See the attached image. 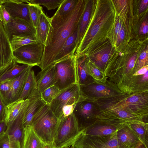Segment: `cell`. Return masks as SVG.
Returning <instances> with one entry per match:
<instances>
[{
	"instance_id": "cell-1",
	"label": "cell",
	"mask_w": 148,
	"mask_h": 148,
	"mask_svg": "<svg viewBox=\"0 0 148 148\" xmlns=\"http://www.w3.org/2000/svg\"><path fill=\"white\" fill-rule=\"evenodd\" d=\"M85 1L79 0L74 9L62 16L54 14L51 25L42 59L38 66L42 70L54 63L55 59L68 38L77 29L84 11Z\"/></svg>"
},
{
	"instance_id": "cell-2",
	"label": "cell",
	"mask_w": 148,
	"mask_h": 148,
	"mask_svg": "<svg viewBox=\"0 0 148 148\" xmlns=\"http://www.w3.org/2000/svg\"><path fill=\"white\" fill-rule=\"evenodd\" d=\"M59 121L49 105L45 103L34 116L32 126L44 143H52Z\"/></svg>"
},
{
	"instance_id": "cell-3",
	"label": "cell",
	"mask_w": 148,
	"mask_h": 148,
	"mask_svg": "<svg viewBox=\"0 0 148 148\" xmlns=\"http://www.w3.org/2000/svg\"><path fill=\"white\" fill-rule=\"evenodd\" d=\"M73 113L59 120L53 145L55 148L73 146L83 134Z\"/></svg>"
},
{
	"instance_id": "cell-4",
	"label": "cell",
	"mask_w": 148,
	"mask_h": 148,
	"mask_svg": "<svg viewBox=\"0 0 148 148\" xmlns=\"http://www.w3.org/2000/svg\"><path fill=\"white\" fill-rule=\"evenodd\" d=\"M81 96L79 85L75 83L61 90L49 106L55 115L60 120L73 113Z\"/></svg>"
},
{
	"instance_id": "cell-5",
	"label": "cell",
	"mask_w": 148,
	"mask_h": 148,
	"mask_svg": "<svg viewBox=\"0 0 148 148\" xmlns=\"http://www.w3.org/2000/svg\"><path fill=\"white\" fill-rule=\"evenodd\" d=\"M75 54L56 62L55 86L60 90L77 83Z\"/></svg>"
},
{
	"instance_id": "cell-6",
	"label": "cell",
	"mask_w": 148,
	"mask_h": 148,
	"mask_svg": "<svg viewBox=\"0 0 148 148\" xmlns=\"http://www.w3.org/2000/svg\"><path fill=\"white\" fill-rule=\"evenodd\" d=\"M45 45L39 42L25 45L13 51V59L18 64L38 66Z\"/></svg>"
},
{
	"instance_id": "cell-7",
	"label": "cell",
	"mask_w": 148,
	"mask_h": 148,
	"mask_svg": "<svg viewBox=\"0 0 148 148\" xmlns=\"http://www.w3.org/2000/svg\"><path fill=\"white\" fill-rule=\"evenodd\" d=\"M99 111L93 101L82 96L76 103L73 113L80 128L84 130L96 122V116Z\"/></svg>"
},
{
	"instance_id": "cell-8",
	"label": "cell",
	"mask_w": 148,
	"mask_h": 148,
	"mask_svg": "<svg viewBox=\"0 0 148 148\" xmlns=\"http://www.w3.org/2000/svg\"><path fill=\"white\" fill-rule=\"evenodd\" d=\"M117 130L111 134L104 136L83 134L73 147L74 148H120L117 140Z\"/></svg>"
},
{
	"instance_id": "cell-9",
	"label": "cell",
	"mask_w": 148,
	"mask_h": 148,
	"mask_svg": "<svg viewBox=\"0 0 148 148\" xmlns=\"http://www.w3.org/2000/svg\"><path fill=\"white\" fill-rule=\"evenodd\" d=\"M93 83L86 85H79L82 96L92 100L108 97L121 93L112 85Z\"/></svg>"
},
{
	"instance_id": "cell-10",
	"label": "cell",
	"mask_w": 148,
	"mask_h": 148,
	"mask_svg": "<svg viewBox=\"0 0 148 148\" xmlns=\"http://www.w3.org/2000/svg\"><path fill=\"white\" fill-rule=\"evenodd\" d=\"M4 26L10 41L13 35L36 36L35 28L33 25L21 18L11 17L9 22Z\"/></svg>"
},
{
	"instance_id": "cell-11",
	"label": "cell",
	"mask_w": 148,
	"mask_h": 148,
	"mask_svg": "<svg viewBox=\"0 0 148 148\" xmlns=\"http://www.w3.org/2000/svg\"><path fill=\"white\" fill-rule=\"evenodd\" d=\"M27 1L0 0V4L4 5L11 17L23 19L32 25L30 16L29 5Z\"/></svg>"
},
{
	"instance_id": "cell-12",
	"label": "cell",
	"mask_w": 148,
	"mask_h": 148,
	"mask_svg": "<svg viewBox=\"0 0 148 148\" xmlns=\"http://www.w3.org/2000/svg\"><path fill=\"white\" fill-rule=\"evenodd\" d=\"M76 73L79 85H86L95 82L89 69L88 57L83 53L75 54Z\"/></svg>"
},
{
	"instance_id": "cell-13",
	"label": "cell",
	"mask_w": 148,
	"mask_h": 148,
	"mask_svg": "<svg viewBox=\"0 0 148 148\" xmlns=\"http://www.w3.org/2000/svg\"><path fill=\"white\" fill-rule=\"evenodd\" d=\"M13 59L10 40L3 25L0 21V71L10 64Z\"/></svg>"
},
{
	"instance_id": "cell-14",
	"label": "cell",
	"mask_w": 148,
	"mask_h": 148,
	"mask_svg": "<svg viewBox=\"0 0 148 148\" xmlns=\"http://www.w3.org/2000/svg\"><path fill=\"white\" fill-rule=\"evenodd\" d=\"M117 137L120 148H136L143 143L135 132L127 124H123L118 129Z\"/></svg>"
},
{
	"instance_id": "cell-15",
	"label": "cell",
	"mask_w": 148,
	"mask_h": 148,
	"mask_svg": "<svg viewBox=\"0 0 148 148\" xmlns=\"http://www.w3.org/2000/svg\"><path fill=\"white\" fill-rule=\"evenodd\" d=\"M28 99L29 102L25 111L23 119L24 127L32 126L33 117L38 110L45 103L42 99L40 92L37 88L30 94Z\"/></svg>"
},
{
	"instance_id": "cell-16",
	"label": "cell",
	"mask_w": 148,
	"mask_h": 148,
	"mask_svg": "<svg viewBox=\"0 0 148 148\" xmlns=\"http://www.w3.org/2000/svg\"><path fill=\"white\" fill-rule=\"evenodd\" d=\"M32 67L28 66L23 73L13 79L10 92L5 103V106L18 99L29 72Z\"/></svg>"
},
{
	"instance_id": "cell-17",
	"label": "cell",
	"mask_w": 148,
	"mask_h": 148,
	"mask_svg": "<svg viewBox=\"0 0 148 148\" xmlns=\"http://www.w3.org/2000/svg\"><path fill=\"white\" fill-rule=\"evenodd\" d=\"M29 99L18 116L9 126L5 132L20 143L21 148H23L24 136L25 127L23 124V117L29 102Z\"/></svg>"
},
{
	"instance_id": "cell-18",
	"label": "cell",
	"mask_w": 148,
	"mask_h": 148,
	"mask_svg": "<svg viewBox=\"0 0 148 148\" xmlns=\"http://www.w3.org/2000/svg\"><path fill=\"white\" fill-rule=\"evenodd\" d=\"M36 79L37 88L40 93L55 86L56 81L54 64L41 70L36 76Z\"/></svg>"
},
{
	"instance_id": "cell-19",
	"label": "cell",
	"mask_w": 148,
	"mask_h": 148,
	"mask_svg": "<svg viewBox=\"0 0 148 148\" xmlns=\"http://www.w3.org/2000/svg\"><path fill=\"white\" fill-rule=\"evenodd\" d=\"M122 126H119L96 121L93 124L84 130V134L92 136L108 135L114 133Z\"/></svg>"
},
{
	"instance_id": "cell-20",
	"label": "cell",
	"mask_w": 148,
	"mask_h": 148,
	"mask_svg": "<svg viewBox=\"0 0 148 148\" xmlns=\"http://www.w3.org/2000/svg\"><path fill=\"white\" fill-rule=\"evenodd\" d=\"M92 6L91 1H85L84 9L78 26L77 39V47L82 39L90 22Z\"/></svg>"
},
{
	"instance_id": "cell-21",
	"label": "cell",
	"mask_w": 148,
	"mask_h": 148,
	"mask_svg": "<svg viewBox=\"0 0 148 148\" xmlns=\"http://www.w3.org/2000/svg\"><path fill=\"white\" fill-rule=\"evenodd\" d=\"M29 100V99L25 100L18 99L5 106L4 121L7 127L16 119Z\"/></svg>"
},
{
	"instance_id": "cell-22",
	"label": "cell",
	"mask_w": 148,
	"mask_h": 148,
	"mask_svg": "<svg viewBox=\"0 0 148 148\" xmlns=\"http://www.w3.org/2000/svg\"><path fill=\"white\" fill-rule=\"evenodd\" d=\"M77 29L66 40L57 55L54 63L75 54L77 48Z\"/></svg>"
},
{
	"instance_id": "cell-23",
	"label": "cell",
	"mask_w": 148,
	"mask_h": 148,
	"mask_svg": "<svg viewBox=\"0 0 148 148\" xmlns=\"http://www.w3.org/2000/svg\"><path fill=\"white\" fill-rule=\"evenodd\" d=\"M28 66L19 65L13 59L10 64L0 71V83L13 79L19 75Z\"/></svg>"
},
{
	"instance_id": "cell-24",
	"label": "cell",
	"mask_w": 148,
	"mask_h": 148,
	"mask_svg": "<svg viewBox=\"0 0 148 148\" xmlns=\"http://www.w3.org/2000/svg\"><path fill=\"white\" fill-rule=\"evenodd\" d=\"M51 18L43 12L39 18L35 27L36 36L38 41L44 45L51 25Z\"/></svg>"
},
{
	"instance_id": "cell-25",
	"label": "cell",
	"mask_w": 148,
	"mask_h": 148,
	"mask_svg": "<svg viewBox=\"0 0 148 148\" xmlns=\"http://www.w3.org/2000/svg\"><path fill=\"white\" fill-rule=\"evenodd\" d=\"M44 144L32 126L25 127L23 148H42Z\"/></svg>"
},
{
	"instance_id": "cell-26",
	"label": "cell",
	"mask_w": 148,
	"mask_h": 148,
	"mask_svg": "<svg viewBox=\"0 0 148 148\" xmlns=\"http://www.w3.org/2000/svg\"><path fill=\"white\" fill-rule=\"evenodd\" d=\"M37 88L36 76L32 68L29 72L22 92L18 99L25 100L28 99L32 92Z\"/></svg>"
},
{
	"instance_id": "cell-27",
	"label": "cell",
	"mask_w": 148,
	"mask_h": 148,
	"mask_svg": "<svg viewBox=\"0 0 148 148\" xmlns=\"http://www.w3.org/2000/svg\"><path fill=\"white\" fill-rule=\"evenodd\" d=\"M128 124L135 132L141 142L148 147V122L141 121Z\"/></svg>"
},
{
	"instance_id": "cell-28",
	"label": "cell",
	"mask_w": 148,
	"mask_h": 148,
	"mask_svg": "<svg viewBox=\"0 0 148 148\" xmlns=\"http://www.w3.org/2000/svg\"><path fill=\"white\" fill-rule=\"evenodd\" d=\"M38 42V41L36 36L13 35L10 40V43L13 52L23 46Z\"/></svg>"
},
{
	"instance_id": "cell-29",
	"label": "cell",
	"mask_w": 148,
	"mask_h": 148,
	"mask_svg": "<svg viewBox=\"0 0 148 148\" xmlns=\"http://www.w3.org/2000/svg\"><path fill=\"white\" fill-rule=\"evenodd\" d=\"M79 0H63L54 14L60 16L67 14L75 8Z\"/></svg>"
},
{
	"instance_id": "cell-30",
	"label": "cell",
	"mask_w": 148,
	"mask_h": 148,
	"mask_svg": "<svg viewBox=\"0 0 148 148\" xmlns=\"http://www.w3.org/2000/svg\"><path fill=\"white\" fill-rule=\"evenodd\" d=\"M0 148H21L18 141L5 132L0 136Z\"/></svg>"
},
{
	"instance_id": "cell-31",
	"label": "cell",
	"mask_w": 148,
	"mask_h": 148,
	"mask_svg": "<svg viewBox=\"0 0 148 148\" xmlns=\"http://www.w3.org/2000/svg\"><path fill=\"white\" fill-rule=\"evenodd\" d=\"M60 91L57 87L53 86L40 93L41 97L45 103L49 105Z\"/></svg>"
},
{
	"instance_id": "cell-32",
	"label": "cell",
	"mask_w": 148,
	"mask_h": 148,
	"mask_svg": "<svg viewBox=\"0 0 148 148\" xmlns=\"http://www.w3.org/2000/svg\"><path fill=\"white\" fill-rule=\"evenodd\" d=\"M63 0H27V3L41 5L45 6L48 10H54L58 8Z\"/></svg>"
},
{
	"instance_id": "cell-33",
	"label": "cell",
	"mask_w": 148,
	"mask_h": 148,
	"mask_svg": "<svg viewBox=\"0 0 148 148\" xmlns=\"http://www.w3.org/2000/svg\"><path fill=\"white\" fill-rule=\"evenodd\" d=\"M30 16L32 23L35 28L38 23L40 17L43 12L42 8L37 4L28 3Z\"/></svg>"
},
{
	"instance_id": "cell-34",
	"label": "cell",
	"mask_w": 148,
	"mask_h": 148,
	"mask_svg": "<svg viewBox=\"0 0 148 148\" xmlns=\"http://www.w3.org/2000/svg\"><path fill=\"white\" fill-rule=\"evenodd\" d=\"M88 66L90 74L96 82L105 83L107 78L104 73L94 64L89 60Z\"/></svg>"
},
{
	"instance_id": "cell-35",
	"label": "cell",
	"mask_w": 148,
	"mask_h": 148,
	"mask_svg": "<svg viewBox=\"0 0 148 148\" xmlns=\"http://www.w3.org/2000/svg\"><path fill=\"white\" fill-rule=\"evenodd\" d=\"M109 53V50L103 51L98 54L96 58L95 62V64L97 66V67L103 73L104 65L108 60Z\"/></svg>"
},
{
	"instance_id": "cell-36",
	"label": "cell",
	"mask_w": 148,
	"mask_h": 148,
	"mask_svg": "<svg viewBox=\"0 0 148 148\" xmlns=\"http://www.w3.org/2000/svg\"><path fill=\"white\" fill-rule=\"evenodd\" d=\"M13 79L0 83V97L5 104L10 92Z\"/></svg>"
},
{
	"instance_id": "cell-37",
	"label": "cell",
	"mask_w": 148,
	"mask_h": 148,
	"mask_svg": "<svg viewBox=\"0 0 148 148\" xmlns=\"http://www.w3.org/2000/svg\"><path fill=\"white\" fill-rule=\"evenodd\" d=\"M11 18L4 5L0 4V21L5 25L9 22Z\"/></svg>"
},
{
	"instance_id": "cell-38",
	"label": "cell",
	"mask_w": 148,
	"mask_h": 148,
	"mask_svg": "<svg viewBox=\"0 0 148 148\" xmlns=\"http://www.w3.org/2000/svg\"><path fill=\"white\" fill-rule=\"evenodd\" d=\"M148 51L146 50L140 55L139 61L136 68V71L143 66L147 65Z\"/></svg>"
},
{
	"instance_id": "cell-39",
	"label": "cell",
	"mask_w": 148,
	"mask_h": 148,
	"mask_svg": "<svg viewBox=\"0 0 148 148\" xmlns=\"http://www.w3.org/2000/svg\"><path fill=\"white\" fill-rule=\"evenodd\" d=\"M148 65L143 66L136 71L134 74L133 75L135 77H138L141 76L148 71Z\"/></svg>"
},
{
	"instance_id": "cell-40",
	"label": "cell",
	"mask_w": 148,
	"mask_h": 148,
	"mask_svg": "<svg viewBox=\"0 0 148 148\" xmlns=\"http://www.w3.org/2000/svg\"><path fill=\"white\" fill-rule=\"evenodd\" d=\"M5 106L0 97V121L4 120Z\"/></svg>"
},
{
	"instance_id": "cell-41",
	"label": "cell",
	"mask_w": 148,
	"mask_h": 148,
	"mask_svg": "<svg viewBox=\"0 0 148 148\" xmlns=\"http://www.w3.org/2000/svg\"><path fill=\"white\" fill-rule=\"evenodd\" d=\"M148 31V23L147 21H145L141 25L139 33L141 34H145L147 33Z\"/></svg>"
},
{
	"instance_id": "cell-42",
	"label": "cell",
	"mask_w": 148,
	"mask_h": 148,
	"mask_svg": "<svg viewBox=\"0 0 148 148\" xmlns=\"http://www.w3.org/2000/svg\"><path fill=\"white\" fill-rule=\"evenodd\" d=\"M124 36L125 31L123 27L122 26L116 40L117 44H119L122 41L124 38Z\"/></svg>"
},
{
	"instance_id": "cell-43",
	"label": "cell",
	"mask_w": 148,
	"mask_h": 148,
	"mask_svg": "<svg viewBox=\"0 0 148 148\" xmlns=\"http://www.w3.org/2000/svg\"><path fill=\"white\" fill-rule=\"evenodd\" d=\"M121 24L120 23L119 20L117 19L116 23L115 28V33L116 36V40L119 34L122 27Z\"/></svg>"
},
{
	"instance_id": "cell-44",
	"label": "cell",
	"mask_w": 148,
	"mask_h": 148,
	"mask_svg": "<svg viewBox=\"0 0 148 148\" xmlns=\"http://www.w3.org/2000/svg\"><path fill=\"white\" fill-rule=\"evenodd\" d=\"M7 128V125L4 120L0 121V136L5 132Z\"/></svg>"
},
{
	"instance_id": "cell-45",
	"label": "cell",
	"mask_w": 148,
	"mask_h": 148,
	"mask_svg": "<svg viewBox=\"0 0 148 148\" xmlns=\"http://www.w3.org/2000/svg\"><path fill=\"white\" fill-rule=\"evenodd\" d=\"M148 0H142L139 8V12H142L147 8L148 6Z\"/></svg>"
},
{
	"instance_id": "cell-46",
	"label": "cell",
	"mask_w": 148,
	"mask_h": 148,
	"mask_svg": "<svg viewBox=\"0 0 148 148\" xmlns=\"http://www.w3.org/2000/svg\"><path fill=\"white\" fill-rule=\"evenodd\" d=\"M42 148H55L52 143H44Z\"/></svg>"
},
{
	"instance_id": "cell-47",
	"label": "cell",
	"mask_w": 148,
	"mask_h": 148,
	"mask_svg": "<svg viewBox=\"0 0 148 148\" xmlns=\"http://www.w3.org/2000/svg\"><path fill=\"white\" fill-rule=\"evenodd\" d=\"M136 148H148V147L142 143L139 145Z\"/></svg>"
},
{
	"instance_id": "cell-48",
	"label": "cell",
	"mask_w": 148,
	"mask_h": 148,
	"mask_svg": "<svg viewBox=\"0 0 148 148\" xmlns=\"http://www.w3.org/2000/svg\"><path fill=\"white\" fill-rule=\"evenodd\" d=\"M63 148H74L73 146H71V147H65Z\"/></svg>"
}]
</instances>
